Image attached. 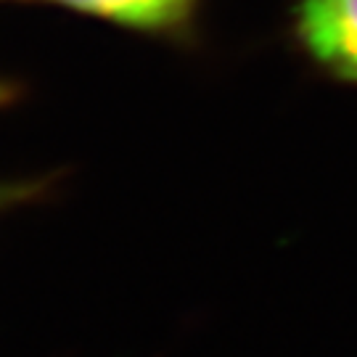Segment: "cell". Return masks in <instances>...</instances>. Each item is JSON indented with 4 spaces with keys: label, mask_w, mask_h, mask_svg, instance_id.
Masks as SVG:
<instances>
[{
    "label": "cell",
    "mask_w": 357,
    "mask_h": 357,
    "mask_svg": "<svg viewBox=\"0 0 357 357\" xmlns=\"http://www.w3.org/2000/svg\"><path fill=\"white\" fill-rule=\"evenodd\" d=\"M53 188L51 175H40V178H0V217L16 212L26 204H38L43 202L48 191Z\"/></svg>",
    "instance_id": "obj_3"
},
{
    "label": "cell",
    "mask_w": 357,
    "mask_h": 357,
    "mask_svg": "<svg viewBox=\"0 0 357 357\" xmlns=\"http://www.w3.org/2000/svg\"><path fill=\"white\" fill-rule=\"evenodd\" d=\"M283 43L315 77L357 88V0H289Z\"/></svg>",
    "instance_id": "obj_1"
},
{
    "label": "cell",
    "mask_w": 357,
    "mask_h": 357,
    "mask_svg": "<svg viewBox=\"0 0 357 357\" xmlns=\"http://www.w3.org/2000/svg\"><path fill=\"white\" fill-rule=\"evenodd\" d=\"M19 96H22V88H19V82H13V79H6V77H0V109H8L11 103L19 101Z\"/></svg>",
    "instance_id": "obj_4"
},
{
    "label": "cell",
    "mask_w": 357,
    "mask_h": 357,
    "mask_svg": "<svg viewBox=\"0 0 357 357\" xmlns=\"http://www.w3.org/2000/svg\"><path fill=\"white\" fill-rule=\"evenodd\" d=\"M0 6L61 8L178 51L202 45L204 0H0Z\"/></svg>",
    "instance_id": "obj_2"
}]
</instances>
